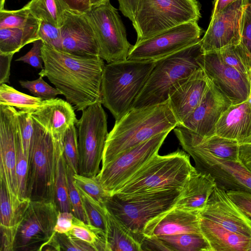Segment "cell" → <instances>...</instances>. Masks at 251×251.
Returning a JSON list of instances; mask_svg holds the SVG:
<instances>
[{
  "mask_svg": "<svg viewBox=\"0 0 251 251\" xmlns=\"http://www.w3.org/2000/svg\"><path fill=\"white\" fill-rule=\"evenodd\" d=\"M42 55L44 68L38 75L47 77L76 110L101 103L105 64L100 57L76 56L45 43Z\"/></svg>",
  "mask_w": 251,
  "mask_h": 251,
  "instance_id": "cell-1",
  "label": "cell"
},
{
  "mask_svg": "<svg viewBox=\"0 0 251 251\" xmlns=\"http://www.w3.org/2000/svg\"><path fill=\"white\" fill-rule=\"evenodd\" d=\"M178 125L169 101L138 109H131L116 120L108 133L103 151L102 166L120 153L135 147Z\"/></svg>",
  "mask_w": 251,
  "mask_h": 251,
  "instance_id": "cell-2",
  "label": "cell"
},
{
  "mask_svg": "<svg viewBox=\"0 0 251 251\" xmlns=\"http://www.w3.org/2000/svg\"><path fill=\"white\" fill-rule=\"evenodd\" d=\"M155 61L126 59L105 65L101 82V103L116 121L132 108Z\"/></svg>",
  "mask_w": 251,
  "mask_h": 251,
  "instance_id": "cell-3",
  "label": "cell"
},
{
  "mask_svg": "<svg viewBox=\"0 0 251 251\" xmlns=\"http://www.w3.org/2000/svg\"><path fill=\"white\" fill-rule=\"evenodd\" d=\"M203 53L200 41L155 60V65L131 109H138L168 101L170 92L178 83L201 68L200 60Z\"/></svg>",
  "mask_w": 251,
  "mask_h": 251,
  "instance_id": "cell-4",
  "label": "cell"
},
{
  "mask_svg": "<svg viewBox=\"0 0 251 251\" xmlns=\"http://www.w3.org/2000/svg\"><path fill=\"white\" fill-rule=\"evenodd\" d=\"M196 169L190 155L180 150L154 155L114 195L119 197L183 189Z\"/></svg>",
  "mask_w": 251,
  "mask_h": 251,
  "instance_id": "cell-5",
  "label": "cell"
},
{
  "mask_svg": "<svg viewBox=\"0 0 251 251\" xmlns=\"http://www.w3.org/2000/svg\"><path fill=\"white\" fill-rule=\"evenodd\" d=\"M34 132L29 159L26 197L31 201H54L57 158L64 141L32 118Z\"/></svg>",
  "mask_w": 251,
  "mask_h": 251,
  "instance_id": "cell-6",
  "label": "cell"
},
{
  "mask_svg": "<svg viewBox=\"0 0 251 251\" xmlns=\"http://www.w3.org/2000/svg\"><path fill=\"white\" fill-rule=\"evenodd\" d=\"M182 189H174L129 196L113 195L105 202L107 209L123 223L141 244L147 223L176 206Z\"/></svg>",
  "mask_w": 251,
  "mask_h": 251,
  "instance_id": "cell-7",
  "label": "cell"
},
{
  "mask_svg": "<svg viewBox=\"0 0 251 251\" xmlns=\"http://www.w3.org/2000/svg\"><path fill=\"white\" fill-rule=\"evenodd\" d=\"M201 17L197 0H142L132 22L136 43Z\"/></svg>",
  "mask_w": 251,
  "mask_h": 251,
  "instance_id": "cell-8",
  "label": "cell"
},
{
  "mask_svg": "<svg viewBox=\"0 0 251 251\" xmlns=\"http://www.w3.org/2000/svg\"><path fill=\"white\" fill-rule=\"evenodd\" d=\"M77 127L79 153L78 174L95 177L100 172L108 136L107 116L101 102L83 110Z\"/></svg>",
  "mask_w": 251,
  "mask_h": 251,
  "instance_id": "cell-9",
  "label": "cell"
},
{
  "mask_svg": "<svg viewBox=\"0 0 251 251\" xmlns=\"http://www.w3.org/2000/svg\"><path fill=\"white\" fill-rule=\"evenodd\" d=\"M86 15L92 26L100 50V56L107 63L127 59L133 47L118 10L110 0L93 6Z\"/></svg>",
  "mask_w": 251,
  "mask_h": 251,
  "instance_id": "cell-10",
  "label": "cell"
},
{
  "mask_svg": "<svg viewBox=\"0 0 251 251\" xmlns=\"http://www.w3.org/2000/svg\"><path fill=\"white\" fill-rule=\"evenodd\" d=\"M170 131L161 132L120 153L102 166L96 177L102 188L114 195L159 150Z\"/></svg>",
  "mask_w": 251,
  "mask_h": 251,
  "instance_id": "cell-11",
  "label": "cell"
},
{
  "mask_svg": "<svg viewBox=\"0 0 251 251\" xmlns=\"http://www.w3.org/2000/svg\"><path fill=\"white\" fill-rule=\"evenodd\" d=\"M58 212L54 201H30L18 226L13 251H41L56 232Z\"/></svg>",
  "mask_w": 251,
  "mask_h": 251,
  "instance_id": "cell-12",
  "label": "cell"
},
{
  "mask_svg": "<svg viewBox=\"0 0 251 251\" xmlns=\"http://www.w3.org/2000/svg\"><path fill=\"white\" fill-rule=\"evenodd\" d=\"M179 143L194 159L195 168L199 171L210 174L218 187L226 191L251 193V172L239 160L222 158L190 144Z\"/></svg>",
  "mask_w": 251,
  "mask_h": 251,
  "instance_id": "cell-13",
  "label": "cell"
},
{
  "mask_svg": "<svg viewBox=\"0 0 251 251\" xmlns=\"http://www.w3.org/2000/svg\"><path fill=\"white\" fill-rule=\"evenodd\" d=\"M202 33L198 22L179 25L135 43L127 59L158 60L199 42Z\"/></svg>",
  "mask_w": 251,
  "mask_h": 251,
  "instance_id": "cell-14",
  "label": "cell"
},
{
  "mask_svg": "<svg viewBox=\"0 0 251 251\" xmlns=\"http://www.w3.org/2000/svg\"><path fill=\"white\" fill-rule=\"evenodd\" d=\"M16 110L0 105V181L5 184L15 210L23 201L18 196L16 176Z\"/></svg>",
  "mask_w": 251,
  "mask_h": 251,
  "instance_id": "cell-15",
  "label": "cell"
},
{
  "mask_svg": "<svg viewBox=\"0 0 251 251\" xmlns=\"http://www.w3.org/2000/svg\"><path fill=\"white\" fill-rule=\"evenodd\" d=\"M201 65L231 104L248 100L250 93V78L226 64L218 50L204 52L201 59Z\"/></svg>",
  "mask_w": 251,
  "mask_h": 251,
  "instance_id": "cell-16",
  "label": "cell"
},
{
  "mask_svg": "<svg viewBox=\"0 0 251 251\" xmlns=\"http://www.w3.org/2000/svg\"><path fill=\"white\" fill-rule=\"evenodd\" d=\"M248 0H238L211 17V21L200 44L203 52L219 50L241 40L240 23Z\"/></svg>",
  "mask_w": 251,
  "mask_h": 251,
  "instance_id": "cell-17",
  "label": "cell"
},
{
  "mask_svg": "<svg viewBox=\"0 0 251 251\" xmlns=\"http://www.w3.org/2000/svg\"><path fill=\"white\" fill-rule=\"evenodd\" d=\"M59 28L61 50L83 57H100L96 37L86 14L66 10Z\"/></svg>",
  "mask_w": 251,
  "mask_h": 251,
  "instance_id": "cell-18",
  "label": "cell"
},
{
  "mask_svg": "<svg viewBox=\"0 0 251 251\" xmlns=\"http://www.w3.org/2000/svg\"><path fill=\"white\" fill-rule=\"evenodd\" d=\"M200 215L231 231L251 237V219L230 199L225 190L217 185Z\"/></svg>",
  "mask_w": 251,
  "mask_h": 251,
  "instance_id": "cell-19",
  "label": "cell"
},
{
  "mask_svg": "<svg viewBox=\"0 0 251 251\" xmlns=\"http://www.w3.org/2000/svg\"><path fill=\"white\" fill-rule=\"evenodd\" d=\"M231 104L229 99L211 81L200 104L178 126H183L203 137L213 135L222 114Z\"/></svg>",
  "mask_w": 251,
  "mask_h": 251,
  "instance_id": "cell-20",
  "label": "cell"
},
{
  "mask_svg": "<svg viewBox=\"0 0 251 251\" xmlns=\"http://www.w3.org/2000/svg\"><path fill=\"white\" fill-rule=\"evenodd\" d=\"M211 82V79L203 69L200 68L178 83L172 90L168 101L178 125L181 124L200 104Z\"/></svg>",
  "mask_w": 251,
  "mask_h": 251,
  "instance_id": "cell-21",
  "label": "cell"
},
{
  "mask_svg": "<svg viewBox=\"0 0 251 251\" xmlns=\"http://www.w3.org/2000/svg\"><path fill=\"white\" fill-rule=\"evenodd\" d=\"M182 233H201L200 212L175 206L149 221L144 228L142 237L153 238Z\"/></svg>",
  "mask_w": 251,
  "mask_h": 251,
  "instance_id": "cell-22",
  "label": "cell"
},
{
  "mask_svg": "<svg viewBox=\"0 0 251 251\" xmlns=\"http://www.w3.org/2000/svg\"><path fill=\"white\" fill-rule=\"evenodd\" d=\"M31 116L55 140L61 141H64L68 128L78 121L72 104L58 98L45 100L43 105Z\"/></svg>",
  "mask_w": 251,
  "mask_h": 251,
  "instance_id": "cell-23",
  "label": "cell"
},
{
  "mask_svg": "<svg viewBox=\"0 0 251 251\" xmlns=\"http://www.w3.org/2000/svg\"><path fill=\"white\" fill-rule=\"evenodd\" d=\"M215 134L238 143L251 137V102L231 104L219 119Z\"/></svg>",
  "mask_w": 251,
  "mask_h": 251,
  "instance_id": "cell-24",
  "label": "cell"
},
{
  "mask_svg": "<svg viewBox=\"0 0 251 251\" xmlns=\"http://www.w3.org/2000/svg\"><path fill=\"white\" fill-rule=\"evenodd\" d=\"M216 185L215 179L210 174L196 169L183 187L175 207L200 212L206 206Z\"/></svg>",
  "mask_w": 251,
  "mask_h": 251,
  "instance_id": "cell-25",
  "label": "cell"
},
{
  "mask_svg": "<svg viewBox=\"0 0 251 251\" xmlns=\"http://www.w3.org/2000/svg\"><path fill=\"white\" fill-rule=\"evenodd\" d=\"M0 188V251H13L15 238L18 226L29 205V199L24 200L14 210L4 182Z\"/></svg>",
  "mask_w": 251,
  "mask_h": 251,
  "instance_id": "cell-26",
  "label": "cell"
},
{
  "mask_svg": "<svg viewBox=\"0 0 251 251\" xmlns=\"http://www.w3.org/2000/svg\"><path fill=\"white\" fill-rule=\"evenodd\" d=\"M202 234L212 251H245L250 237L231 231L200 215Z\"/></svg>",
  "mask_w": 251,
  "mask_h": 251,
  "instance_id": "cell-27",
  "label": "cell"
},
{
  "mask_svg": "<svg viewBox=\"0 0 251 251\" xmlns=\"http://www.w3.org/2000/svg\"><path fill=\"white\" fill-rule=\"evenodd\" d=\"M106 209L108 251H142L140 242L123 223L109 211L107 208Z\"/></svg>",
  "mask_w": 251,
  "mask_h": 251,
  "instance_id": "cell-28",
  "label": "cell"
},
{
  "mask_svg": "<svg viewBox=\"0 0 251 251\" xmlns=\"http://www.w3.org/2000/svg\"><path fill=\"white\" fill-rule=\"evenodd\" d=\"M38 28H0V54L14 55L26 45L40 39Z\"/></svg>",
  "mask_w": 251,
  "mask_h": 251,
  "instance_id": "cell-29",
  "label": "cell"
},
{
  "mask_svg": "<svg viewBox=\"0 0 251 251\" xmlns=\"http://www.w3.org/2000/svg\"><path fill=\"white\" fill-rule=\"evenodd\" d=\"M25 6L39 21H44L58 27L68 9L61 0H31Z\"/></svg>",
  "mask_w": 251,
  "mask_h": 251,
  "instance_id": "cell-30",
  "label": "cell"
},
{
  "mask_svg": "<svg viewBox=\"0 0 251 251\" xmlns=\"http://www.w3.org/2000/svg\"><path fill=\"white\" fill-rule=\"evenodd\" d=\"M44 100L21 92L5 83L0 84V105L13 106L17 110L32 113L43 105Z\"/></svg>",
  "mask_w": 251,
  "mask_h": 251,
  "instance_id": "cell-31",
  "label": "cell"
},
{
  "mask_svg": "<svg viewBox=\"0 0 251 251\" xmlns=\"http://www.w3.org/2000/svg\"><path fill=\"white\" fill-rule=\"evenodd\" d=\"M157 238L162 240L171 251H212L202 233H182Z\"/></svg>",
  "mask_w": 251,
  "mask_h": 251,
  "instance_id": "cell-32",
  "label": "cell"
},
{
  "mask_svg": "<svg viewBox=\"0 0 251 251\" xmlns=\"http://www.w3.org/2000/svg\"><path fill=\"white\" fill-rule=\"evenodd\" d=\"M91 245L95 251H108L106 234L101 230L74 217L73 226L68 233Z\"/></svg>",
  "mask_w": 251,
  "mask_h": 251,
  "instance_id": "cell-33",
  "label": "cell"
},
{
  "mask_svg": "<svg viewBox=\"0 0 251 251\" xmlns=\"http://www.w3.org/2000/svg\"><path fill=\"white\" fill-rule=\"evenodd\" d=\"M63 149L64 146L60 149L57 155L55 181V202L59 211L71 212L68 193L67 164L63 155Z\"/></svg>",
  "mask_w": 251,
  "mask_h": 251,
  "instance_id": "cell-34",
  "label": "cell"
},
{
  "mask_svg": "<svg viewBox=\"0 0 251 251\" xmlns=\"http://www.w3.org/2000/svg\"><path fill=\"white\" fill-rule=\"evenodd\" d=\"M76 187L81 198L88 224L101 230L106 234L108 223L106 206L100 204L81 188Z\"/></svg>",
  "mask_w": 251,
  "mask_h": 251,
  "instance_id": "cell-35",
  "label": "cell"
},
{
  "mask_svg": "<svg viewBox=\"0 0 251 251\" xmlns=\"http://www.w3.org/2000/svg\"><path fill=\"white\" fill-rule=\"evenodd\" d=\"M39 21L24 6L20 9L0 10V28L38 26Z\"/></svg>",
  "mask_w": 251,
  "mask_h": 251,
  "instance_id": "cell-36",
  "label": "cell"
},
{
  "mask_svg": "<svg viewBox=\"0 0 251 251\" xmlns=\"http://www.w3.org/2000/svg\"><path fill=\"white\" fill-rule=\"evenodd\" d=\"M16 176L18 193L20 200L22 201L28 199L26 197V183L29 168V159L24 150L17 121L16 127Z\"/></svg>",
  "mask_w": 251,
  "mask_h": 251,
  "instance_id": "cell-37",
  "label": "cell"
},
{
  "mask_svg": "<svg viewBox=\"0 0 251 251\" xmlns=\"http://www.w3.org/2000/svg\"><path fill=\"white\" fill-rule=\"evenodd\" d=\"M75 186L91 196L101 205H105L108 199L111 197L101 186L96 176H85L78 174L73 175Z\"/></svg>",
  "mask_w": 251,
  "mask_h": 251,
  "instance_id": "cell-38",
  "label": "cell"
},
{
  "mask_svg": "<svg viewBox=\"0 0 251 251\" xmlns=\"http://www.w3.org/2000/svg\"><path fill=\"white\" fill-rule=\"evenodd\" d=\"M241 40L237 45L251 69V6L248 0L240 23Z\"/></svg>",
  "mask_w": 251,
  "mask_h": 251,
  "instance_id": "cell-39",
  "label": "cell"
},
{
  "mask_svg": "<svg viewBox=\"0 0 251 251\" xmlns=\"http://www.w3.org/2000/svg\"><path fill=\"white\" fill-rule=\"evenodd\" d=\"M63 155L67 166L74 174H78L79 153L75 125L67 129L64 142Z\"/></svg>",
  "mask_w": 251,
  "mask_h": 251,
  "instance_id": "cell-40",
  "label": "cell"
},
{
  "mask_svg": "<svg viewBox=\"0 0 251 251\" xmlns=\"http://www.w3.org/2000/svg\"><path fill=\"white\" fill-rule=\"evenodd\" d=\"M218 51L226 64L250 78L251 69L237 45H228Z\"/></svg>",
  "mask_w": 251,
  "mask_h": 251,
  "instance_id": "cell-41",
  "label": "cell"
},
{
  "mask_svg": "<svg viewBox=\"0 0 251 251\" xmlns=\"http://www.w3.org/2000/svg\"><path fill=\"white\" fill-rule=\"evenodd\" d=\"M16 117L24 150L29 159L34 132L31 113L17 109Z\"/></svg>",
  "mask_w": 251,
  "mask_h": 251,
  "instance_id": "cell-42",
  "label": "cell"
},
{
  "mask_svg": "<svg viewBox=\"0 0 251 251\" xmlns=\"http://www.w3.org/2000/svg\"><path fill=\"white\" fill-rule=\"evenodd\" d=\"M43 76H40L33 80H20V85L27 89L34 96L44 100L55 98L58 95H62L56 88H53L44 81Z\"/></svg>",
  "mask_w": 251,
  "mask_h": 251,
  "instance_id": "cell-43",
  "label": "cell"
},
{
  "mask_svg": "<svg viewBox=\"0 0 251 251\" xmlns=\"http://www.w3.org/2000/svg\"><path fill=\"white\" fill-rule=\"evenodd\" d=\"M67 174L68 182V193L71 207V212L74 217L88 224L85 215L80 194L73 180L74 173L67 165Z\"/></svg>",
  "mask_w": 251,
  "mask_h": 251,
  "instance_id": "cell-44",
  "label": "cell"
},
{
  "mask_svg": "<svg viewBox=\"0 0 251 251\" xmlns=\"http://www.w3.org/2000/svg\"><path fill=\"white\" fill-rule=\"evenodd\" d=\"M38 36L43 43L61 50L62 38L59 27L44 21H39Z\"/></svg>",
  "mask_w": 251,
  "mask_h": 251,
  "instance_id": "cell-45",
  "label": "cell"
},
{
  "mask_svg": "<svg viewBox=\"0 0 251 251\" xmlns=\"http://www.w3.org/2000/svg\"><path fill=\"white\" fill-rule=\"evenodd\" d=\"M60 251H95L89 244L68 233H55Z\"/></svg>",
  "mask_w": 251,
  "mask_h": 251,
  "instance_id": "cell-46",
  "label": "cell"
},
{
  "mask_svg": "<svg viewBox=\"0 0 251 251\" xmlns=\"http://www.w3.org/2000/svg\"><path fill=\"white\" fill-rule=\"evenodd\" d=\"M43 42L38 39L33 43L32 48L25 55L21 56L16 60L27 63L37 69H43V58L42 55V48Z\"/></svg>",
  "mask_w": 251,
  "mask_h": 251,
  "instance_id": "cell-47",
  "label": "cell"
},
{
  "mask_svg": "<svg viewBox=\"0 0 251 251\" xmlns=\"http://www.w3.org/2000/svg\"><path fill=\"white\" fill-rule=\"evenodd\" d=\"M230 199L251 219V193L243 191H227Z\"/></svg>",
  "mask_w": 251,
  "mask_h": 251,
  "instance_id": "cell-48",
  "label": "cell"
},
{
  "mask_svg": "<svg viewBox=\"0 0 251 251\" xmlns=\"http://www.w3.org/2000/svg\"><path fill=\"white\" fill-rule=\"evenodd\" d=\"M74 215L71 212H58L54 231L59 233H67L72 228Z\"/></svg>",
  "mask_w": 251,
  "mask_h": 251,
  "instance_id": "cell-49",
  "label": "cell"
},
{
  "mask_svg": "<svg viewBox=\"0 0 251 251\" xmlns=\"http://www.w3.org/2000/svg\"><path fill=\"white\" fill-rule=\"evenodd\" d=\"M239 143V159L251 172V137Z\"/></svg>",
  "mask_w": 251,
  "mask_h": 251,
  "instance_id": "cell-50",
  "label": "cell"
},
{
  "mask_svg": "<svg viewBox=\"0 0 251 251\" xmlns=\"http://www.w3.org/2000/svg\"><path fill=\"white\" fill-rule=\"evenodd\" d=\"M122 13L133 22L142 0H117Z\"/></svg>",
  "mask_w": 251,
  "mask_h": 251,
  "instance_id": "cell-51",
  "label": "cell"
},
{
  "mask_svg": "<svg viewBox=\"0 0 251 251\" xmlns=\"http://www.w3.org/2000/svg\"><path fill=\"white\" fill-rule=\"evenodd\" d=\"M68 10L86 14L91 9L90 0H61Z\"/></svg>",
  "mask_w": 251,
  "mask_h": 251,
  "instance_id": "cell-52",
  "label": "cell"
},
{
  "mask_svg": "<svg viewBox=\"0 0 251 251\" xmlns=\"http://www.w3.org/2000/svg\"><path fill=\"white\" fill-rule=\"evenodd\" d=\"M13 54H0V84L8 83Z\"/></svg>",
  "mask_w": 251,
  "mask_h": 251,
  "instance_id": "cell-53",
  "label": "cell"
},
{
  "mask_svg": "<svg viewBox=\"0 0 251 251\" xmlns=\"http://www.w3.org/2000/svg\"><path fill=\"white\" fill-rule=\"evenodd\" d=\"M141 247L142 251H171L162 240L157 237L144 238Z\"/></svg>",
  "mask_w": 251,
  "mask_h": 251,
  "instance_id": "cell-54",
  "label": "cell"
},
{
  "mask_svg": "<svg viewBox=\"0 0 251 251\" xmlns=\"http://www.w3.org/2000/svg\"><path fill=\"white\" fill-rule=\"evenodd\" d=\"M238 0H214L211 17L221 12L230 3Z\"/></svg>",
  "mask_w": 251,
  "mask_h": 251,
  "instance_id": "cell-55",
  "label": "cell"
},
{
  "mask_svg": "<svg viewBox=\"0 0 251 251\" xmlns=\"http://www.w3.org/2000/svg\"><path fill=\"white\" fill-rule=\"evenodd\" d=\"M56 233V232H55ZM60 251L59 243L55 234L46 242L41 249V251Z\"/></svg>",
  "mask_w": 251,
  "mask_h": 251,
  "instance_id": "cell-56",
  "label": "cell"
},
{
  "mask_svg": "<svg viewBox=\"0 0 251 251\" xmlns=\"http://www.w3.org/2000/svg\"><path fill=\"white\" fill-rule=\"evenodd\" d=\"M106 0H90V2L92 7L93 6L99 5Z\"/></svg>",
  "mask_w": 251,
  "mask_h": 251,
  "instance_id": "cell-57",
  "label": "cell"
},
{
  "mask_svg": "<svg viewBox=\"0 0 251 251\" xmlns=\"http://www.w3.org/2000/svg\"><path fill=\"white\" fill-rule=\"evenodd\" d=\"M245 251H251V237L249 238L248 243L246 247Z\"/></svg>",
  "mask_w": 251,
  "mask_h": 251,
  "instance_id": "cell-58",
  "label": "cell"
},
{
  "mask_svg": "<svg viewBox=\"0 0 251 251\" xmlns=\"http://www.w3.org/2000/svg\"><path fill=\"white\" fill-rule=\"evenodd\" d=\"M5 0H0V10L4 9Z\"/></svg>",
  "mask_w": 251,
  "mask_h": 251,
  "instance_id": "cell-59",
  "label": "cell"
},
{
  "mask_svg": "<svg viewBox=\"0 0 251 251\" xmlns=\"http://www.w3.org/2000/svg\"><path fill=\"white\" fill-rule=\"evenodd\" d=\"M250 96L248 99V100H250L251 102V72L250 77Z\"/></svg>",
  "mask_w": 251,
  "mask_h": 251,
  "instance_id": "cell-60",
  "label": "cell"
}]
</instances>
